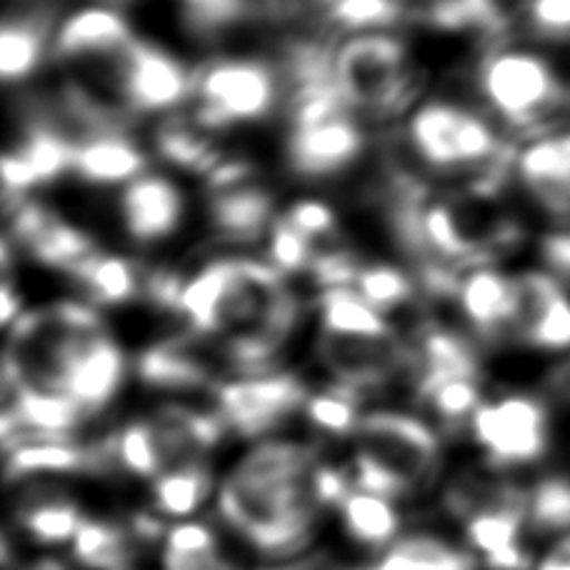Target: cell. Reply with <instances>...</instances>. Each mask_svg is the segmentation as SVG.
Listing matches in <instances>:
<instances>
[{
	"label": "cell",
	"instance_id": "cell-1",
	"mask_svg": "<svg viewBox=\"0 0 570 570\" xmlns=\"http://www.w3.org/2000/svg\"><path fill=\"white\" fill-rule=\"evenodd\" d=\"M176 315L188 331L213 341L263 333L285 345L301 303L268 261L223 256L183 278Z\"/></svg>",
	"mask_w": 570,
	"mask_h": 570
},
{
	"label": "cell",
	"instance_id": "cell-2",
	"mask_svg": "<svg viewBox=\"0 0 570 570\" xmlns=\"http://www.w3.org/2000/svg\"><path fill=\"white\" fill-rule=\"evenodd\" d=\"M405 140L421 168L465 178L463 193L493 200L513 176L515 150L488 118L453 100H425L405 120Z\"/></svg>",
	"mask_w": 570,
	"mask_h": 570
},
{
	"label": "cell",
	"instance_id": "cell-3",
	"mask_svg": "<svg viewBox=\"0 0 570 570\" xmlns=\"http://www.w3.org/2000/svg\"><path fill=\"white\" fill-rule=\"evenodd\" d=\"M218 508L233 531L266 556H293L313 541L321 505L308 481L256 475L233 468L220 485Z\"/></svg>",
	"mask_w": 570,
	"mask_h": 570
},
{
	"label": "cell",
	"instance_id": "cell-4",
	"mask_svg": "<svg viewBox=\"0 0 570 570\" xmlns=\"http://www.w3.org/2000/svg\"><path fill=\"white\" fill-rule=\"evenodd\" d=\"M475 86L505 128L531 138L558 128L570 108V88L551 60L508 40L485 48L475 68Z\"/></svg>",
	"mask_w": 570,
	"mask_h": 570
},
{
	"label": "cell",
	"instance_id": "cell-5",
	"mask_svg": "<svg viewBox=\"0 0 570 570\" xmlns=\"http://www.w3.org/2000/svg\"><path fill=\"white\" fill-rule=\"evenodd\" d=\"M333 86L355 118L393 120L421 96V70L395 33L351 36L335 46Z\"/></svg>",
	"mask_w": 570,
	"mask_h": 570
},
{
	"label": "cell",
	"instance_id": "cell-6",
	"mask_svg": "<svg viewBox=\"0 0 570 570\" xmlns=\"http://www.w3.org/2000/svg\"><path fill=\"white\" fill-rule=\"evenodd\" d=\"M353 473L361 491L401 498L431 481L441 441L431 425L403 411H371L355 428Z\"/></svg>",
	"mask_w": 570,
	"mask_h": 570
},
{
	"label": "cell",
	"instance_id": "cell-7",
	"mask_svg": "<svg viewBox=\"0 0 570 570\" xmlns=\"http://www.w3.org/2000/svg\"><path fill=\"white\" fill-rule=\"evenodd\" d=\"M291 128L285 163L295 178L328 180L341 176L368 148V138L335 86H325L288 100Z\"/></svg>",
	"mask_w": 570,
	"mask_h": 570
},
{
	"label": "cell",
	"instance_id": "cell-8",
	"mask_svg": "<svg viewBox=\"0 0 570 570\" xmlns=\"http://www.w3.org/2000/svg\"><path fill=\"white\" fill-rule=\"evenodd\" d=\"M285 94L281 68L261 58H216L196 70L193 116L213 134L266 120Z\"/></svg>",
	"mask_w": 570,
	"mask_h": 570
},
{
	"label": "cell",
	"instance_id": "cell-9",
	"mask_svg": "<svg viewBox=\"0 0 570 570\" xmlns=\"http://www.w3.org/2000/svg\"><path fill=\"white\" fill-rule=\"evenodd\" d=\"M100 68L108 76L110 96L130 118L176 114L196 88V70H188L166 48L138 38Z\"/></svg>",
	"mask_w": 570,
	"mask_h": 570
},
{
	"label": "cell",
	"instance_id": "cell-10",
	"mask_svg": "<svg viewBox=\"0 0 570 570\" xmlns=\"http://www.w3.org/2000/svg\"><path fill=\"white\" fill-rule=\"evenodd\" d=\"M468 428L485 461L501 471L541 461L551 441V415L546 403L531 393L483 401Z\"/></svg>",
	"mask_w": 570,
	"mask_h": 570
},
{
	"label": "cell",
	"instance_id": "cell-11",
	"mask_svg": "<svg viewBox=\"0 0 570 570\" xmlns=\"http://www.w3.org/2000/svg\"><path fill=\"white\" fill-rule=\"evenodd\" d=\"M308 389L295 373H258L223 381L213 391L216 409L233 433L263 438L305 409Z\"/></svg>",
	"mask_w": 570,
	"mask_h": 570
},
{
	"label": "cell",
	"instance_id": "cell-12",
	"mask_svg": "<svg viewBox=\"0 0 570 570\" xmlns=\"http://www.w3.org/2000/svg\"><path fill=\"white\" fill-rule=\"evenodd\" d=\"M226 368L220 343L193 331L150 343L136 361V373L146 389L176 395L216 391L218 373Z\"/></svg>",
	"mask_w": 570,
	"mask_h": 570
},
{
	"label": "cell",
	"instance_id": "cell-13",
	"mask_svg": "<svg viewBox=\"0 0 570 570\" xmlns=\"http://www.w3.org/2000/svg\"><path fill=\"white\" fill-rule=\"evenodd\" d=\"M10 206V243L23 248L40 266L73 273L80 263L98 253L96 240L76 223L58 216L46 203L13 198Z\"/></svg>",
	"mask_w": 570,
	"mask_h": 570
},
{
	"label": "cell",
	"instance_id": "cell-14",
	"mask_svg": "<svg viewBox=\"0 0 570 570\" xmlns=\"http://www.w3.org/2000/svg\"><path fill=\"white\" fill-rule=\"evenodd\" d=\"M134 28L116 6L88 3L56 26L50 60L68 68L106 66L134 43Z\"/></svg>",
	"mask_w": 570,
	"mask_h": 570
},
{
	"label": "cell",
	"instance_id": "cell-15",
	"mask_svg": "<svg viewBox=\"0 0 570 570\" xmlns=\"http://www.w3.org/2000/svg\"><path fill=\"white\" fill-rule=\"evenodd\" d=\"M511 341L538 353L570 351V291L543 268L518 273V315Z\"/></svg>",
	"mask_w": 570,
	"mask_h": 570
},
{
	"label": "cell",
	"instance_id": "cell-16",
	"mask_svg": "<svg viewBox=\"0 0 570 570\" xmlns=\"http://www.w3.org/2000/svg\"><path fill=\"white\" fill-rule=\"evenodd\" d=\"M76 138L63 126L33 120L3 156L6 200L28 198L30 190L50 186L73 166Z\"/></svg>",
	"mask_w": 570,
	"mask_h": 570
},
{
	"label": "cell",
	"instance_id": "cell-17",
	"mask_svg": "<svg viewBox=\"0 0 570 570\" xmlns=\"http://www.w3.org/2000/svg\"><path fill=\"white\" fill-rule=\"evenodd\" d=\"M463 323L485 343L511 341L518 315V276L488 263L461 273L455 301Z\"/></svg>",
	"mask_w": 570,
	"mask_h": 570
},
{
	"label": "cell",
	"instance_id": "cell-18",
	"mask_svg": "<svg viewBox=\"0 0 570 570\" xmlns=\"http://www.w3.org/2000/svg\"><path fill=\"white\" fill-rule=\"evenodd\" d=\"M118 216L126 236L136 246H156L180 228L186 216V196L173 178L142 173L120 190Z\"/></svg>",
	"mask_w": 570,
	"mask_h": 570
},
{
	"label": "cell",
	"instance_id": "cell-19",
	"mask_svg": "<svg viewBox=\"0 0 570 570\" xmlns=\"http://www.w3.org/2000/svg\"><path fill=\"white\" fill-rule=\"evenodd\" d=\"M513 176L556 218H570V128L546 130L523 142L515 150Z\"/></svg>",
	"mask_w": 570,
	"mask_h": 570
},
{
	"label": "cell",
	"instance_id": "cell-20",
	"mask_svg": "<svg viewBox=\"0 0 570 570\" xmlns=\"http://www.w3.org/2000/svg\"><path fill=\"white\" fill-rule=\"evenodd\" d=\"M70 173L78 180H83L86 186L126 188L128 183L148 173V156L128 136V130H108V134L76 138Z\"/></svg>",
	"mask_w": 570,
	"mask_h": 570
},
{
	"label": "cell",
	"instance_id": "cell-21",
	"mask_svg": "<svg viewBox=\"0 0 570 570\" xmlns=\"http://www.w3.org/2000/svg\"><path fill=\"white\" fill-rule=\"evenodd\" d=\"M208 226L220 240L248 246L268 236L276 220V198L258 180L208 193Z\"/></svg>",
	"mask_w": 570,
	"mask_h": 570
},
{
	"label": "cell",
	"instance_id": "cell-22",
	"mask_svg": "<svg viewBox=\"0 0 570 570\" xmlns=\"http://www.w3.org/2000/svg\"><path fill=\"white\" fill-rule=\"evenodd\" d=\"M53 10H23L8 16L0 30V73L6 86L23 83L50 58L56 33Z\"/></svg>",
	"mask_w": 570,
	"mask_h": 570
},
{
	"label": "cell",
	"instance_id": "cell-23",
	"mask_svg": "<svg viewBox=\"0 0 570 570\" xmlns=\"http://www.w3.org/2000/svg\"><path fill=\"white\" fill-rule=\"evenodd\" d=\"M153 150L166 166L206 180L228 156L196 116L170 114L153 130Z\"/></svg>",
	"mask_w": 570,
	"mask_h": 570
},
{
	"label": "cell",
	"instance_id": "cell-24",
	"mask_svg": "<svg viewBox=\"0 0 570 570\" xmlns=\"http://www.w3.org/2000/svg\"><path fill=\"white\" fill-rule=\"evenodd\" d=\"M78 288L96 308H116L140 298L146 291V271L138 263L116 253L98 250L70 273Z\"/></svg>",
	"mask_w": 570,
	"mask_h": 570
},
{
	"label": "cell",
	"instance_id": "cell-25",
	"mask_svg": "<svg viewBox=\"0 0 570 570\" xmlns=\"http://www.w3.org/2000/svg\"><path fill=\"white\" fill-rule=\"evenodd\" d=\"M16 518L23 533L40 546H60L73 541L86 521L73 498L43 485L28 488L18 501Z\"/></svg>",
	"mask_w": 570,
	"mask_h": 570
},
{
	"label": "cell",
	"instance_id": "cell-26",
	"mask_svg": "<svg viewBox=\"0 0 570 570\" xmlns=\"http://www.w3.org/2000/svg\"><path fill=\"white\" fill-rule=\"evenodd\" d=\"M321 335L348 341L395 338L389 315L375 311L353 288H325L318 295Z\"/></svg>",
	"mask_w": 570,
	"mask_h": 570
},
{
	"label": "cell",
	"instance_id": "cell-27",
	"mask_svg": "<svg viewBox=\"0 0 570 570\" xmlns=\"http://www.w3.org/2000/svg\"><path fill=\"white\" fill-rule=\"evenodd\" d=\"M481 375H441L413 389L415 401L425 405L445 428L471 425L475 411L483 405Z\"/></svg>",
	"mask_w": 570,
	"mask_h": 570
},
{
	"label": "cell",
	"instance_id": "cell-28",
	"mask_svg": "<svg viewBox=\"0 0 570 570\" xmlns=\"http://www.w3.org/2000/svg\"><path fill=\"white\" fill-rule=\"evenodd\" d=\"M80 471H88V453L73 441H30L6 453V475L10 483L33 475Z\"/></svg>",
	"mask_w": 570,
	"mask_h": 570
},
{
	"label": "cell",
	"instance_id": "cell-29",
	"mask_svg": "<svg viewBox=\"0 0 570 570\" xmlns=\"http://www.w3.org/2000/svg\"><path fill=\"white\" fill-rule=\"evenodd\" d=\"M73 556L88 570H134L136 541L116 523L83 521L73 538Z\"/></svg>",
	"mask_w": 570,
	"mask_h": 570
},
{
	"label": "cell",
	"instance_id": "cell-30",
	"mask_svg": "<svg viewBox=\"0 0 570 570\" xmlns=\"http://www.w3.org/2000/svg\"><path fill=\"white\" fill-rule=\"evenodd\" d=\"M213 475L206 458L168 468L153 483V501L166 515H190L210 493Z\"/></svg>",
	"mask_w": 570,
	"mask_h": 570
},
{
	"label": "cell",
	"instance_id": "cell-31",
	"mask_svg": "<svg viewBox=\"0 0 570 570\" xmlns=\"http://www.w3.org/2000/svg\"><path fill=\"white\" fill-rule=\"evenodd\" d=\"M343 525L355 543L365 548H385L401 528V518L395 513L389 498L373 493H351L338 508Z\"/></svg>",
	"mask_w": 570,
	"mask_h": 570
},
{
	"label": "cell",
	"instance_id": "cell-32",
	"mask_svg": "<svg viewBox=\"0 0 570 570\" xmlns=\"http://www.w3.org/2000/svg\"><path fill=\"white\" fill-rule=\"evenodd\" d=\"M338 0H258V16L288 38H328Z\"/></svg>",
	"mask_w": 570,
	"mask_h": 570
},
{
	"label": "cell",
	"instance_id": "cell-33",
	"mask_svg": "<svg viewBox=\"0 0 570 570\" xmlns=\"http://www.w3.org/2000/svg\"><path fill=\"white\" fill-rule=\"evenodd\" d=\"M379 570H475V561L468 553L448 546L435 535H409L395 543Z\"/></svg>",
	"mask_w": 570,
	"mask_h": 570
},
{
	"label": "cell",
	"instance_id": "cell-34",
	"mask_svg": "<svg viewBox=\"0 0 570 570\" xmlns=\"http://www.w3.org/2000/svg\"><path fill=\"white\" fill-rule=\"evenodd\" d=\"M183 26L200 40H216L258 16V0H176Z\"/></svg>",
	"mask_w": 570,
	"mask_h": 570
},
{
	"label": "cell",
	"instance_id": "cell-35",
	"mask_svg": "<svg viewBox=\"0 0 570 570\" xmlns=\"http://www.w3.org/2000/svg\"><path fill=\"white\" fill-rule=\"evenodd\" d=\"M419 288V278L393 263H363L358 278L353 283V291L383 315L409 305Z\"/></svg>",
	"mask_w": 570,
	"mask_h": 570
},
{
	"label": "cell",
	"instance_id": "cell-36",
	"mask_svg": "<svg viewBox=\"0 0 570 570\" xmlns=\"http://www.w3.org/2000/svg\"><path fill=\"white\" fill-rule=\"evenodd\" d=\"M409 20L405 0H338L333 8V30L353 36L391 33Z\"/></svg>",
	"mask_w": 570,
	"mask_h": 570
},
{
	"label": "cell",
	"instance_id": "cell-37",
	"mask_svg": "<svg viewBox=\"0 0 570 570\" xmlns=\"http://www.w3.org/2000/svg\"><path fill=\"white\" fill-rule=\"evenodd\" d=\"M361 401L363 395L358 391L343 383H331L328 389L311 393L303 411L318 431L331 435H348L355 433V428H358L363 419Z\"/></svg>",
	"mask_w": 570,
	"mask_h": 570
},
{
	"label": "cell",
	"instance_id": "cell-38",
	"mask_svg": "<svg viewBox=\"0 0 570 570\" xmlns=\"http://www.w3.org/2000/svg\"><path fill=\"white\" fill-rule=\"evenodd\" d=\"M120 468L140 478H158L166 473L160 438L150 419L130 421L116 431Z\"/></svg>",
	"mask_w": 570,
	"mask_h": 570
},
{
	"label": "cell",
	"instance_id": "cell-39",
	"mask_svg": "<svg viewBox=\"0 0 570 570\" xmlns=\"http://www.w3.org/2000/svg\"><path fill=\"white\" fill-rule=\"evenodd\" d=\"M528 525L535 533L570 535V478L548 475L528 493Z\"/></svg>",
	"mask_w": 570,
	"mask_h": 570
},
{
	"label": "cell",
	"instance_id": "cell-40",
	"mask_svg": "<svg viewBox=\"0 0 570 570\" xmlns=\"http://www.w3.org/2000/svg\"><path fill=\"white\" fill-rule=\"evenodd\" d=\"M266 250L271 266L288 278L298 276V273H311L321 246L278 216L266 236Z\"/></svg>",
	"mask_w": 570,
	"mask_h": 570
},
{
	"label": "cell",
	"instance_id": "cell-41",
	"mask_svg": "<svg viewBox=\"0 0 570 570\" xmlns=\"http://www.w3.org/2000/svg\"><path fill=\"white\" fill-rule=\"evenodd\" d=\"M521 18L528 33L541 43H570V0H523Z\"/></svg>",
	"mask_w": 570,
	"mask_h": 570
},
{
	"label": "cell",
	"instance_id": "cell-42",
	"mask_svg": "<svg viewBox=\"0 0 570 570\" xmlns=\"http://www.w3.org/2000/svg\"><path fill=\"white\" fill-rule=\"evenodd\" d=\"M281 216L288 220L293 228H298L303 236L318 243V246H325V240L335 236V230H338V216H335V210L321 198L295 200L285 208V213H281Z\"/></svg>",
	"mask_w": 570,
	"mask_h": 570
},
{
	"label": "cell",
	"instance_id": "cell-43",
	"mask_svg": "<svg viewBox=\"0 0 570 570\" xmlns=\"http://www.w3.org/2000/svg\"><path fill=\"white\" fill-rule=\"evenodd\" d=\"M538 256H541L543 271L570 288V223H561L543 233L538 240Z\"/></svg>",
	"mask_w": 570,
	"mask_h": 570
},
{
	"label": "cell",
	"instance_id": "cell-44",
	"mask_svg": "<svg viewBox=\"0 0 570 570\" xmlns=\"http://www.w3.org/2000/svg\"><path fill=\"white\" fill-rule=\"evenodd\" d=\"M311 491L321 508H341L351 495V483L341 468L318 463L311 475Z\"/></svg>",
	"mask_w": 570,
	"mask_h": 570
},
{
	"label": "cell",
	"instance_id": "cell-45",
	"mask_svg": "<svg viewBox=\"0 0 570 570\" xmlns=\"http://www.w3.org/2000/svg\"><path fill=\"white\" fill-rule=\"evenodd\" d=\"M163 570H238V566L223 558L218 548H208L196 553L163 551Z\"/></svg>",
	"mask_w": 570,
	"mask_h": 570
},
{
	"label": "cell",
	"instance_id": "cell-46",
	"mask_svg": "<svg viewBox=\"0 0 570 570\" xmlns=\"http://www.w3.org/2000/svg\"><path fill=\"white\" fill-rule=\"evenodd\" d=\"M130 535H134L136 543H158L163 535L160 518L150 513H136L130 518Z\"/></svg>",
	"mask_w": 570,
	"mask_h": 570
},
{
	"label": "cell",
	"instance_id": "cell-47",
	"mask_svg": "<svg viewBox=\"0 0 570 570\" xmlns=\"http://www.w3.org/2000/svg\"><path fill=\"white\" fill-rule=\"evenodd\" d=\"M23 303H20V295L16 293L13 283L6 276L3 288H0V321H3L6 328H10L20 315H23Z\"/></svg>",
	"mask_w": 570,
	"mask_h": 570
},
{
	"label": "cell",
	"instance_id": "cell-48",
	"mask_svg": "<svg viewBox=\"0 0 570 570\" xmlns=\"http://www.w3.org/2000/svg\"><path fill=\"white\" fill-rule=\"evenodd\" d=\"M538 570H570V535L553 546V551L543 558Z\"/></svg>",
	"mask_w": 570,
	"mask_h": 570
},
{
	"label": "cell",
	"instance_id": "cell-49",
	"mask_svg": "<svg viewBox=\"0 0 570 570\" xmlns=\"http://www.w3.org/2000/svg\"><path fill=\"white\" fill-rule=\"evenodd\" d=\"M263 570H338V566H335L331 556L318 553V556H311V558H305V561H298V563L281 566V568H263Z\"/></svg>",
	"mask_w": 570,
	"mask_h": 570
},
{
	"label": "cell",
	"instance_id": "cell-50",
	"mask_svg": "<svg viewBox=\"0 0 570 570\" xmlns=\"http://www.w3.org/2000/svg\"><path fill=\"white\" fill-rule=\"evenodd\" d=\"M20 570H68L63 563L56 561V558H40V561H33L23 566Z\"/></svg>",
	"mask_w": 570,
	"mask_h": 570
},
{
	"label": "cell",
	"instance_id": "cell-51",
	"mask_svg": "<svg viewBox=\"0 0 570 570\" xmlns=\"http://www.w3.org/2000/svg\"><path fill=\"white\" fill-rule=\"evenodd\" d=\"M365 570H379V568H375V566H373V568H365Z\"/></svg>",
	"mask_w": 570,
	"mask_h": 570
}]
</instances>
